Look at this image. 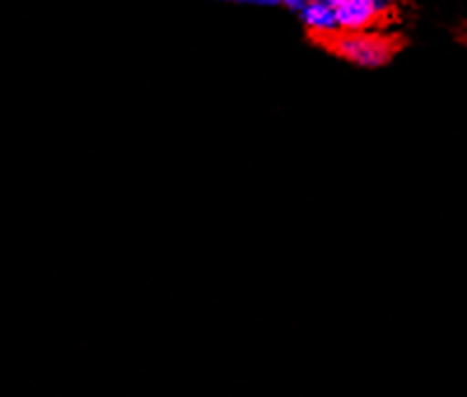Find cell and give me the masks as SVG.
I'll return each mask as SVG.
<instances>
[{
    "label": "cell",
    "instance_id": "6da1fadb",
    "mask_svg": "<svg viewBox=\"0 0 467 397\" xmlns=\"http://www.w3.org/2000/svg\"><path fill=\"white\" fill-rule=\"evenodd\" d=\"M335 49L341 57L348 58L350 64L365 66V68H377V66L386 64L393 54L390 40L365 31H346L344 36L337 37Z\"/></svg>",
    "mask_w": 467,
    "mask_h": 397
},
{
    "label": "cell",
    "instance_id": "7a4b0ae2",
    "mask_svg": "<svg viewBox=\"0 0 467 397\" xmlns=\"http://www.w3.org/2000/svg\"><path fill=\"white\" fill-rule=\"evenodd\" d=\"M329 3L335 7L339 28L344 31H365L381 15L377 0H329Z\"/></svg>",
    "mask_w": 467,
    "mask_h": 397
},
{
    "label": "cell",
    "instance_id": "3957f363",
    "mask_svg": "<svg viewBox=\"0 0 467 397\" xmlns=\"http://www.w3.org/2000/svg\"><path fill=\"white\" fill-rule=\"evenodd\" d=\"M299 10H302V22L306 24L308 31L320 33V36L339 31L335 7H332L329 0H325V3H304Z\"/></svg>",
    "mask_w": 467,
    "mask_h": 397
},
{
    "label": "cell",
    "instance_id": "277c9868",
    "mask_svg": "<svg viewBox=\"0 0 467 397\" xmlns=\"http://www.w3.org/2000/svg\"><path fill=\"white\" fill-rule=\"evenodd\" d=\"M232 3H250V5H274L276 0H232Z\"/></svg>",
    "mask_w": 467,
    "mask_h": 397
},
{
    "label": "cell",
    "instance_id": "5b68a950",
    "mask_svg": "<svg viewBox=\"0 0 467 397\" xmlns=\"http://www.w3.org/2000/svg\"><path fill=\"white\" fill-rule=\"evenodd\" d=\"M393 5H395V0H377V7H379V12H381V15H383V12L390 10Z\"/></svg>",
    "mask_w": 467,
    "mask_h": 397
},
{
    "label": "cell",
    "instance_id": "8992f818",
    "mask_svg": "<svg viewBox=\"0 0 467 397\" xmlns=\"http://www.w3.org/2000/svg\"><path fill=\"white\" fill-rule=\"evenodd\" d=\"M276 3H283V5L287 7H302L304 0H276Z\"/></svg>",
    "mask_w": 467,
    "mask_h": 397
},
{
    "label": "cell",
    "instance_id": "52a82bcc",
    "mask_svg": "<svg viewBox=\"0 0 467 397\" xmlns=\"http://www.w3.org/2000/svg\"><path fill=\"white\" fill-rule=\"evenodd\" d=\"M304 3H325V0H304Z\"/></svg>",
    "mask_w": 467,
    "mask_h": 397
}]
</instances>
